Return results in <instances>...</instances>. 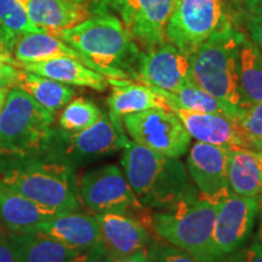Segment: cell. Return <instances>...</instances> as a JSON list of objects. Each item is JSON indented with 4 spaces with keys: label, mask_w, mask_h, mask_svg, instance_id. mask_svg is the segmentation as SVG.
I'll return each instance as SVG.
<instances>
[{
    "label": "cell",
    "mask_w": 262,
    "mask_h": 262,
    "mask_svg": "<svg viewBox=\"0 0 262 262\" xmlns=\"http://www.w3.org/2000/svg\"><path fill=\"white\" fill-rule=\"evenodd\" d=\"M180 118L188 135L196 142L220 147L226 150L247 149L233 118L214 113L172 110Z\"/></svg>",
    "instance_id": "9a60e30c"
},
{
    "label": "cell",
    "mask_w": 262,
    "mask_h": 262,
    "mask_svg": "<svg viewBox=\"0 0 262 262\" xmlns=\"http://www.w3.org/2000/svg\"><path fill=\"white\" fill-rule=\"evenodd\" d=\"M60 211L0 185V221L10 232H31Z\"/></svg>",
    "instance_id": "44dd1931"
},
{
    "label": "cell",
    "mask_w": 262,
    "mask_h": 262,
    "mask_svg": "<svg viewBox=\"0 0 262 262\" xmlns=\"http://www.w3.org/2000/svg\"><path fill=\"white\" fill-rule=\"evenodd\" d=\"M227 178L232 193L256 199L262 205V172L254 152L228 150Z\"/></svg>",
    "instance_id": "cb8c5ba5"
},
{
    "label": "cell",
    "mask_w": 262,
    "mask_h": 262,
    "mask_svg": "<svg viewBox=\"0 0 262 262\" xmlns=\"http://www.w3.org/2000/svg\"><path fill=\"white\" fill-rule=\"evenodd\" d=\"M74 2L88 6L90 10H103L106 8L119 9L123 0H74Z\"/></svg>",
    "instance_id": "8d00e7d4"
},
{
    "label": "cell",
    "mask_w": 262,
    "mask_h": 262,
    "mask_svg": "<svg viewBox=\"0 0 262 262\" xmlns=\"http://www.w3.org/2000/svg\"><path fill=\"white\" fill-rule=\"evenodd\" d=\"M238 130L241 133L248 150L257 153L262 150V102L253 103L239 110L235 117Z\"/></svg>",
    "instance_id": "f546056e"
},
{
    "label": "cell",
    "mask_w": 262,
    "mask_h": 262,
    "mask_svg": "<svg viewBox=\"0 0 262 262\" xmlns=\"http://www.w3.org/2000/svg\"><path fill=\"white\" fill-rule=\"evenodd\" d=\"M0 229H3V228H2V226H0Z\"/></svg>",
    "instance_id": "7bdbcfd3"
},
{
    "label": "cell",
    "mask_w": 262,
    "mask_h": 262,
    "mask_svg": "<svg viewBox=\"0 0 262 262\" xmlns=\"http://www.w3.org/2000/svg\"><path fill=\"white\" fill-rule=\"evenodd\" d=\"M26 11L35 27L50 34L74 27L91 16L88 6L74 0H27Z\"/></svg>",
    "instance_id": "ac0fdd59"
},
{
    "label": "cell",
    "mask_w": 262,
    "mask_h": 262,
    "mask_svg": "<svg viewBox=\"0 0 262 262\" xmlns=\"http://www.w3.org/2000/svg\"><path fill=\"white\" fill-rule=\"evenodd\" d=\"M231 262H262V248L257 238H255L247 249L232 258Z\"/></svg>",
    "instance_id": "d590c367"
},
{
    "label": "cell",
    "mask_w": 262,
    "mask_h": 262,
    "mask_svg": "<svg viewBox=\"0 0 262 262\" xmlns=\"http://www.w3.org/2000/svg\"><path fill=\"white\" fill-rule=\"evenodd\" d=\"M0 262H24L9 232L0 229Z\"/></svg>",
    "instance_id": "1f68e13d"
},
{
    "label": "cell",
    "mask_w": 262,
    "mask_h": 262,
    "mask_svg": "<svg viewBox=\"0 0 262 262\" xmlns=\"http://www.w3.org/2000/svg\"><path fill=\"white\" fill-rule=\"evenodd\" d=\"M260 203L231 193L217 206L214 225V245L219 255L233 254L253 231Z\"/></svg>",
    "instance_id": "7c38bea8"
},
{
    "label": "cell",
    "mask_w": 262,
    "mask_h": 262,
    "mask_svg": "<svg viewBox=\"0 0 262 262\" xmlns=\"http://www.w3.org/2000/svg\"><path fill=\"white\" fill-rule=\"evenodd\" d=\"M249 12L251 14H262V0H245Z\"/></svg>",
    "instance_id": "f35d334b"
},
{
    "label": "cell",
    "mask_w": 262,
    "mask_h": 262,
    "mask_svg": "<svg viewBox=\"0 0 262 262\" xmlns=\"http://www.w3.org/2000/svg\"><path fill=\"white\" fill-rule=\"evenodd\" d=\"M17 67L66 85L86 86L96 91H104L108 86L107 77L74 58L58 57L40 62L17 61Z\"/></svg>",
    "instance_id": "d6986e66"
},
{
    "label": "cell",
    "mask_w": 262,
    "mask_h": 262,
    "mask_svg": "<svg viewBox=\"0 0 262 262\" xmlns=\"http://www.w3.org/2000/svg\"><path fill=\"white\" fill-rule=\"evenodd\" d=\"M245 24L251 41L262 54V14H249L245 17Z\"/></svg>",
    "instance_id": "836d02e7"
},
{
    "label": "cell",
    "mask_w": 262,
    "mask_h": 262,
    "mask_svg": "<svg viewBox=\"0 0 262 262\" xmlns=\"http://www.w3.org/2000/svg\"><path fill=\"white\" fill-rule=\"evenodd\" d=\"M176 0H123V25L134 41L143 49L159 47L168 41L166 27Z\"/></svg>",
    "instance_id": "4fadbf2b"
},
{
    "label": "cell",
    "mask_w": 262,
    "mask_h": 262,
    "mask_svg": "<svg viewBox=\"0 0 262 262\" xmlns=\"http://www.w3.org/2000/svg\"><path fill=\"white\" fill-rule=\"evenodd\" d=\"M157 262H201L175 247H162L156 253Z\"/></svg>",
    "instance_id": "d6a6232c"
},
{
    "label": "cell",
    "mask_w": 262,
    "mask_h": 262,
    "mask_svg": "<svg viewBox=\"0 0 262 262\" xmlns=\"http://www.w3.org/2000/svg\"><path fill=\"white\" fill-rule=\"evenodd\" d=\"M255 155H256V159H257L258 166H260V170H261V172H262V150H261V152L255 153Z\"/></svg>",
    "instance_id": "b9f144b4"
},
{
    "label": "cell",
    "mask_w": 262,
    "mask_h": 262,
    "mask_svg": "<svg viewBox=\"0 0 262 262\" xmlns=\"http://www.w3.org/2000/svg\"><path fill=\"white\" fill-rule=\"evenodd\" d=\"M122 165L131 189L147 209L164 210L182 199L198 196L187 169L179 159L130 140L124 148Z\"/></svg>",
    "instance_id": "6da1fadb"
},
{
    "label": "cell",
    "mask_w": 262,
    "mask_h": 262,
    "mask_svg": "<svg viewBox=\"0 0 262 262\" xmlns=\"http://www.w3.org/2000/svg\"><path fill=\"white\" fill-rule=\"evenodd\" d=\"M12 52L16 61L18 62H40L58 57L74 58L91 70L110 78L106 71L50 33H28L18 39Z\"/></svg>",
    "instance_id": "ffe728a7"
},
{
    "label": "cell",
    "mask_w": 262,
    "mask_h": 262,
    "mask_svg": "<svg viewBox=\"0 0 262 262\" xmlns=\"http://www.w3.org/2000/svg\"><path fill=\"white\" fill-rule=\"evenodd\" d=\"M8 93H9L8 88H0V112H2L3 106H4V103H5Z\"/></svg>",
    "instance_id": "ab89813d"
},
{
    "label": "cell",
    "mask_w": 262,
    "mask_h": 262,
    "mask_svg": "<svg viewBox=\"0 0 262 262\" xmlns=\"http://www.w3.org/2000/svg\"><path fill=\"white\" fill-rule=\"evenodd\" d=\"M15 88L24 90L40 106L54 114L70 103L75 96V91L70 85L62 84L60 81L21 68L18 70Z\"/></svg>",
    "instance_id": "484cf974"
},
{
    "label": "cell",
    "mask_w": 262,
    "mask_h": 262,
    "mask_svg": "<svg viewBox=\"0 0 262 262\" xmlns=\"http://www.w3.org/2000/svg\"><path fill=\"white\" fill-rule=\"evenodd\" d=\"M228 150L195 142L189 148L187 171L198 192V198L220 204L231 194L227 178Z\"/></svg>",
    "instance_id": "8fae6325"
},
{
    "label": "cell",
    "mask_w": 262,
    "mask_h": 262,
    "mask_svg": "<svg viewBox=\"0 0 262 262\" xmlns=\"http://www.w3.org/2000/svg\"><path fill=\"white\" fill-rule=\"evenodd\" d=\"M18 0H0V49L12 54L16 42L28 33H39Z\"/></svg>",
    "instance_id": "83f0119b"
},
{
    "label": "cell",
    "mask_w": 262,
    "mask_h": 262,
    "mask_svg": "<svg viewBox=\"0 0 262 262\" xmlns=\"http://www.w3.org/2000/svg\"><path fill=\"white\" fill-rule=\"evenodd\" d=\"M112 93L108 97L110 119L120 133L125 134L123 118L129 114L139 113L150 108H170L164 98L152 88L142 83H134L127 79L108 78ZM171 110V108H170Z\"/></svg>",
    "instance_id": "e0dca14e"
},
{
    "label": "cell",
    "mask_w": 262,
    "mask_h": 262,
    "mask_svg": "<svg viewBox=\"0 0 262 262\" xmlns=\"http://www.w3.org/2000/svg\"><path fill=\"white\" fill-rule=\"evenodd\" d=\"M68 152L81 157H97L124 149L130 140L116 129L110 117L102 114L90 127L68 135Z\"/></svg>",
    "instance_id": "7402d4cb"
},
{
    "label": "cell",
    "mask_w": 262,
    "mask_h": 262,
    "mask_svg": "<svg viewBox=\"0 0 262 262\" xmlns=\"http://www.w3.org/2000/svg\"><path fill=\"white\" fill-rule=\"evenodd\" d=\"M152 89L164 98V101L171 110L221 114V116L233 118V119H235L239 110H241V108L232 107L227 103L222 102L221 100L212 96L211 94L202 89L201 86L193 83L192 80L182 85L180 89L173 91V93L155 89V88H152Z\"/></svg>",
    "instance_id": "d4e9b609"
},
{
    "label": "cell",
    "mask_w": 262,
    "mask_h": 262,
    "mask_svg": "<svg viewBox=\"0 0 262 262\" xmlns=\"http://www.w3.org/2000/svg\"><path fill=\"white\" fill-rule=\"evenodd\" d=\"M244 37L235 25L227 26L212 34L189 56L193 83L235 108H242L238 52Z\"/></svg>",
    "instance_id": "5b68a950"
},
{
    "label": "cell",
    "mask_w": 262,
    "mask_h": 262,
    "mask_svg": "<svg viewBox=\"0 0 262 262\" xmlns=\"http://www.w3.org/2000/svg\"><path fill=\"white\" fill-rule=\"evenodd\" d=\"M0 185L60 212L78 211L70 166L38 156L0 157Z\"/></svg>",
    "instance_id": "7a4b0ae2"
},
{
    "label": "cell",
    "mask_w": 262,
    "mask_h": 262,
    "mask_svg": "<svg viewBox=\"0 0 262 262\" xmlns=\"http://www.w3.org/2000/svg\"><path fill=\"white\" fill-rule=\"evenodd\" d=\"M238 84L242 108L262 102V54L245 37L239 45Z\"/></svg>",
    "instance_id": "4316f807"
},
{
    "label": "cell",
    "mask_w": 262,
    "mask_h": 262,
    "mask_svg": "<svg viewBox=\"0 0 262 262\" xmlns=\"http://www.w3.org/2000/svg\"><path fill=\"white\" fill-rule=\"evenodd\" d=\"M102 114L100 108L94 102L86 98L79 97L66 104L58 123H60L61 129L71 135V134L80 133L90 127L102 117Z\"/></svg>",
    "instance_id": "f1b7e54d"
},
{
    "label": "cell",
    "mask_w": 262,
    "mask_h": 262,
    "mask_svg": "<svg viewBox=\"0 0 262 262\" xmlns=\"http://www.w3.org/2000/svg\"><path fill=\"white\" fill-rule=\"evenodd\" d=\"M79 198L94 215L118 212L134 216L145 225L150 222V217L145 216L147 208L136 198L117 165L111 164L85 172L79 183Z\"/></svg>",
    "instance_id": "ba28073f"
},
{
    "label": "cell",
    "mask_w": 262,
    "mask_h": 262,
    "mask_svg": "<svg viewBox=\"0 0 262 262\" xmlns=\"http://www.w3.org/2000/svg\"><path fill=\"white\" fill-rule=\"evenodd\" d=\"M18 70L16 58L0 49V88H15Z\"/></svg>",
    "instance_id": "4dcf8cb0"
},
{
    "label": "cell",
    "mask_w": 262,
    "mask_h": 262,
    "mask_svg": "<svg viewBox=\"0 0 262 262\" xmlns=\"http://www.w3.org/2000/svg\"><path fill=\"white\" fill-rule=\"evenodd\" d=\"M112 260L113 258L108 255L103 244L100 243L96 247L80 251L74 262H112Z\"/></svg>",
    "instance_id": "e575fe53"
},
{
    "label": "cell",
    "mask_w": 262,
    "mask_h": 262,
    "mask_svg": "<svg viewBox=\"0 0 262 262\" xmlns=\"http://www.w3.org/2000/svg\"><path fill=\"white\" fill-rule=\"evenodd\" d=\"M33 231L41 232L77 250H88L102 243L96 216L78 211L60 212Z\"/></svg>",
    "instance_id": "2e32d148"
},
{
    "label": "cell",
    "mask_w": 262,
    "mask_h": 262,
    "mask_svg": "<svg viewBox=\"0 0 262 262\" xmlns=\"http://www.w3.org/2000/svg\"><path fill=\"white\" fill-rule=\"evenodd\" d=\"M112 262H152L150 260V254L147 248H142L135 253L126 255V256L113 258Z\"/></svg>",
    "instance_id": "74e56055"
},
{
    "label": "cell",
    "mask_w": 262,
    "mask_h": 262,
    "mask_svg": "<svg viewBox=\"0 0 262 262\" xmlns=\"http://www.w3.org/2000/svg\"><path fill=\"white\" fill-rule=\"evenodd\" d=\"M101 242L112 258L126 256L149 243V232L139 219L118 212L96 214Z\"/></svg>",
    "instance_id": "5bb4252c"
},
{
    "label": "cell",
    "mask_w": 262,
    "mask_h": 262,
    "mask_svg": "<svg viewBox=\"0 0 262 262\" xmlns=\"http://www.w3.org/2000/svg\"><path fill=\"white\" fill-rule=\"evenodd\" d=\"M133 77L150 88L173 93L192 80L189 57L166 41L141 52Z\"/></svg>",
    "instance_id": "30bf717a"
},
{
    "label": "cell",
    "mask_w": 262,
    "mask_h": 262,
    "mask_svg": "<svg viewBox=\"0 0 262 262\" xmlns=\"http://www.w3.org/2000/svg\"><path fill=\"white\" fill-rule=\"evenodd\" d=\"M258 210H260V227H258V234H257V241H258V243H260V245H261V248H262V205L260 206V209H258Z\"/></svg>",
    "instance_id": "60d3db41"
},
{
    "label": "cell",
    "mask_w": 262,
    "mask_h": 262,
    "mask_svg": "<svg viewBox=\"0 0 262 262\" xmlns=\"http://www.w3.org/2000/svg\"><path fill=\"white\" fill-rule=\"evenodd\" d=\"M52 35L106 71L110 78L127 79V71L131 77L135 73L141 52L123 22L116 16L98 14Z\"/></svg>",
    "instance_id": "3957f363"
},
{
    "label": "cell",
    "mask_w": 262,
    "mask_h": 262,
    "mask_svg": "<svg viewBox=\"0 0 262 262\" xmlns=\"http://www.w3.org/2000/svg\"><path fill=\"white\" fill-rule=\"evenodd\" d=\"M24 262H74L80 251L41 232H10Z\"/></svg>",
    "instance_id": "603a6c76"
},
{
    "label": "cell",
    "mask_w": 262,
    "mask_h": 262,
    "mask_svg": "<svg viewBox=\"0 0 262 262\" xmlns=\"http://www.w3.org/2000/svg\"><path fill=\"white\" fill-rule=\"evenodd\" d=\"M123 127L131 141L169 158L187 153L191 136L172 110L150 108L123 118Z\"/></svg>",
    "instance_id": "9c48e42d"
},
{
    "label": "cell",
    "mask_w": 262,
    "mask_h": 262,
    "mask_svg": "<svg viewBox=\"0 0 262 262\" xmlns=\"http://www.w3.org/2000/svg\"><path fill=\"white\" fill-rule=\"evenodd\" d=\"M219 204L193 196L150 216V228L172 247L201 262H219L214 225Z\"/></svg>",
    "instance_id": "277c9868"
},
{
    "label": "cell",
    "mask_w": 262,
    "mask_h": 262,
    "mask_svg": "<svg viewBox=\"0 0 262 262\" xmlns=\"http://www.w3.org/2000/svg\"><path fill=\"white\" fill-rule=\"evenodd\" d=\"M232 0H176L166 38L189 57L212 34L235 25Z\"/></svg>",
    "instance_id": "52a82bcc"
},
{
    "label": "cell",
    "mask_w": 262,
    "mask_h": 262,
    "mask_svg": "<svg viewBox=\"0 0 262 262\" xmlns=\"http://www.w3.org/2000/svg\"><path fill=\"white\" fill-rule=\"evenodd\" d=\"M54 117L24 90L9 89L0 112V157L41 155L52 139Z\"/></svg>",
    "instance_id": "8992f818"
}]
</instances>
